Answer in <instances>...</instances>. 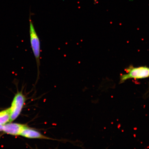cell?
Masks as SVG:
<instances>
[{
  "instance_id": "cell-3",
  "label": "cell",
  "mask_w": 149,
  "mask_h": 149,
  "mask_svg": "<svg viewBox=\"0 0 149 149\" xmlns=\"http://www.w3.org/2000/svg\"><path fill=\"white\" fill-rule=\"evenodd\" d=\"M25 101V97L22 92H18L16 95L10 108V117L9 122L15 120L20 115Z\"/></svg>"
},
{
  "instance_id": "cell-1",
  "label": "cell",
  "mask_w": 149,
  "mask_h": 149,
  "mask_svg": "<svg viewBox=\"0 0 149 149\" xmlns=\"http://www.w3.org/2000/svg\"><path fill=\"white\" fill-rule=\"evenodd\" d=\"M125 70L126 73L120 76V84L124 83L129 79H140L149 77V67L146 66L135 67L131 65Z\"/></svg>"
},
{
  "instance_id": "cell-2",
  "label": "cell",
  "mask_w": 149,
  "mask_h": 149,
  "mask_svg": "<svg viewBox=\"0 0 149 149\" xmlns=\"http://www.w3.org/2000/svg\"><path fill=\"white\" fill-rule=\"evenodd\" d=\"M29 36L31 47L36 61L38 77L40 75V39L31 20V15H30L29 16Z\"/></svg>"
},
{
  "instance_id": "cell-6",
  "label": "cell",
  "mask_w": 149,
  "mask_h": 149,
  "mask_svg": "<svg viewBox=\"0 0 149 149\" xmlns=\"http://www.w3.org/2000/svg\"><path fill=\"white\" fill-rule=\"evenodd\" d=\"M10 117V109L0 112V124L3 125L9 122Z\"/></svg>"
},
{
  "instance_id": "cell-4",
  "label": "cell",
  "mask_w": 149,
  "mask_h": 149,
  "mask_svg": "<svg viewBox=\"0 0 149 149\" xmlns=\"http://www.w3.org/2000/svg\"><path fill=\"white\" fill-rule=\"evenodd\" d=\"M20 135L28 139L55 140L43 135L36 130L28 127L27 126L22 131Z\"/></svg>"
},
{
  "instance_id": "cell-5",
  "label": "cell",
  "mask_w": 149,
  "mask_h": 149,
  "mask_svg": "<svg viewBox=\"0 0 149 149\" xmlns=\"http://www.w3.org/2000/svg\"><path fill=\"white\" fill-rule=\"evenodd\" d=\"M26 125L17 123H10L3 126V132L5 133L13 135H20L21 132Z\"/></svg>"
},
{
  "instance_id": "cell-7",
  "label": "cell",
  "mask_w": 149,
  "mask_h": 149,
  "mask_svg": "<svg viewBox=\"0 0 149 149\" xmlns=\"http://www.w3.org/2000/svg\"><path fill=\"white\" fill-rule=\"evenodd\" d=\"M3 125H1L0 124V131L3 130Z\"/></svg>"
}]
</instances>
